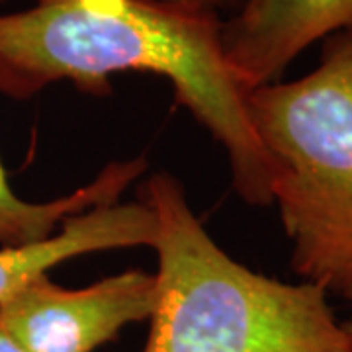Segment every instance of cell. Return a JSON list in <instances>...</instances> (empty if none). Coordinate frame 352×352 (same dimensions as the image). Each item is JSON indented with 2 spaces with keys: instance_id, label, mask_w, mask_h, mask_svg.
<instances>
[{
  "instance_id": "1",
  "label": "cell",
  "mask_w": 352,
  "mask_h": 352,
  "mask_svg": "<svg viewBox=\"0 0 352 352\" xmlns=\"http://www.w3.org/2000/svg\"><path fill=\"white\" fill-rule=\"evenodd\" d=\"M151 73L226 147L233 184L251 206L272 204V170L247 110V90L221 47V18L200 0H38L0 14V94L16 100L69 80L92 96L110 76Z\"/></svg>"
},
{
  "instance_id": "2",
  "label": "cell",
  "mask_w": 352,
  "mask_h": 352,
  "mask_svg": "<svg viewBox=\"0 0 352 352\" xmlns=\"http://www.w3.org/2000/svg\"><path fill=\"white\" fill-rule=\"evenodd\" d=\"M157 219L159 270L143 352H352L329 289L252 272L221 251L173 176L141 192Z\"/></svg>"
},
{
  "instance_id": "3",
  "label": "cell",
  "mask_w": 352,
  "mask_h": 352,
  "mask_svg": "<svg viewBox=\"0 0 352 352\" xmlns=\"http://www.w3.org/2000/svg\"><path fill=\"white\" fill-rule=\"evenodd\" d=\"M247 110L294 272L331 292L352 270V28L325 39L311 73L249 90Z\"/></svg>"
},
{
  "instance_id": "4",
  "label": "cell",
  "mask_w": 352,
  "mask_h": 352,
  "mask_svg": "<svg viewBox=\"0 0 352 352\" xmlns=\"http://www.w3.org/2000/svg\"><path fill=\"white\" fill-rule=\"evenodd\" d=\"M155 274L127 270L82 289H67L47 274L0 303V323L28 352H92L129 323L151 319Z\"/></svg>"
},
{
  "instance_id": "5",
  "label": "cell",
  "mask_w": 352,
  "mask_h": 352,
  "mask_svg": "<svg viewBox=\"0 0 352 352\" xmlns=\"http://www.w3.org/2000/svg\"><path fill=\"white\" fill-rule=\"evenodd\" d=\"M352 28V0H243L221 20V47L247 92L278 82L315 41Z\"/></svg>"
},
{
  "instance_id": "6",
  "label": "cell",
  "mask_w": 352,
  "mask_h": 352,
  "mask_svg": "<svg viewBox=\"0 0 352 352\" xmlns=\"http://www.w3.org/2000/svg\"><path fill=\"white\" fill-rule=\"evenodd\" d=\"M155 237L157 219L145 201L112 204L71 215L47 239L0 249V303L63 261L110 249L153 247Z\"/></svg>"
},
{
  "instance_id": "7",
  "label": "cell",
  "mask_w": 352,
  "mask_h": 352,
  "mask_svg": "<svg viewBox=\"0 0 352 352\" xmlns=\"http://www.w3.org/2000/svg\"><path fill=\"white\" fill-rule=\"evenodd\" d=\"M147 163L143 159L110 163L90 184L69 196L51 201L22 200L8 182L0 163V245L20 247L51 237L63 226L67 217L85 214L88 210L118 204L124 190L143 175Z\"/></svg>"
},
{
  "instance_id": "8",
  "label": "cell",
  "mask_w": 352,
  "mask_h": 352,
  "mask_svg": "<svg viewBox=\"0 0 352 352\" xmlns=\"http://www.w3.org/2000/svg\"><path fill=\"white\" fill-rule=\"evenodd\" d=\"M333 292L340 294L352 305V270L349 274H344V278L340 280L339 284H337V288L333 289ZM342 329H344V333H346V337H349L352 344V323H342Z\"/></svg>"
},
{
  "instance_id": "9",
  "label": "cell",
  "mask_w": 352,
  "mask_h": 352,
  "mask_svg": "<svg viewBox=\"0 0 352 352\" xmlns=\"http://www.w3.org/2000/svg\"><path fill=\"white\" fill-rule=\"evenodd\" d=\"M0 352H28L0 323Z\"/></svg>"
},
{
  "instance_id": "10",
  "label": "cell",
  "mask_w": 352,
  "mask_h": 352,
  "mask_svg": "<svg viewBox=\"0 0 352 352\" xmlns=\"http://www.w3.org/2000/svg\"><path fill=\"white\" fill-rule=\"evenodd\" d=\"M200 2H206L210 6L219 8V6H239L243 0H200Z\"/></svg>"
}]
</instances>
